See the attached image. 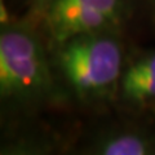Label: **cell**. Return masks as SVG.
I'll use <instances>...</instances> for the list:
<instances>
[{"label":"cell","mask_w":155,"mask_h":155,"mask_svg":"<svg viewBox=\"0 0 155 155\" xmlns=\"http://www.w3.org/2000/svg\"><path fill=\"white\" fill-rule=\"evenodd\" d=\"M57 47L58 67L76 94L101 98L119 87L123 51L109 31L78 35Z\"/></svg>","instance_id":"1"},{"label":"cell","mask_w":155,"mask_h":155,"mask_svg":"<svg viewBox=\"0 0 155 155\" xmlns=\"http://www.w3.org/2000/svg\"><path fill=\"white\" fill-rule=\"evenodd\" d=\"M52 76L38 38L25 27L0 34V92L5 98H34L51 88Z\"/></svg>","instance_id":"2"},{"label":"cell","mask_w":155,"mask_h":155,"mask_svg":"<svg viewBox=\"0 0 155 155\" xmlns=\"http://www.w3.org/2000/svg\"><path fill=\"white\" fill-rule=\"evenodd\" d=\"M124 16V0H49L45 22L56 44L118 26Z\"/></svg>","instance_id":"3"},{"label":"cell","mask_w":155,"mask_h":155,"mask_svg":"<svg viewBox=\"0 0 155 155\" xmlns=\"http://www.w3.org/2000/svg\"><path fill=\"white\" fill-rule=\"evenodd\" d=\"M119 92L124 101L146 105L155 101V53H149L133 61L123 70Z\"/></svg>","instance_id":"4"},{"label":"cell","mask_w":155,"mask_h":155,"mask_svg":"<svg viewBox=\"0 0 155 155\" xmlns=\"http://www.w3.org/2000/svg\"><path fill=\"white\" fill-rule=\"evenodd\" d=\"M154 142L136 133H119L105 138L97 146L104 155H146L154 153Z\"/></svg>","instance_id":"5"}]
</instances>
